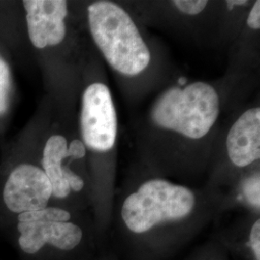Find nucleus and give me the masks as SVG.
I'll return each instance as SVG.
<instances>
[{
  "label": "nucleus",
  "mask_w": 260,
  "mask_h": 260,
  "mask_svg": "<svg viewBox=\"0 0 260 260\" xmlns=\"http://www.w3.org/2000/svg\"><path fill=\"white\" fill-rule=\"evenodd\" d=\"M195 204V195L189 188L164 179H151L125 199L121 218L130 232L140 234L160 223L185 218Z\"/></svg>",
  "instance_id": "3"
},
{
  "label": "nucleus",
  "mask_w": 260,
  "mask_h": 260,
  "mask_svg": "<svg viewBox=\"0 0 260 260\" xmlns=\"http://www.w3.org/2000/svg\"><path fill=\"white\" fill-rule=\"evenodd\" d=\"M88 21L95 45L113 69L128 76L138 75L150 62V52L127 12L110 1L88 7Z\"/></svg>",
  "instance_id": "1"
},
{
  "label": "nucleus",
  "mask_w": 260,
  "mask_h": 260,
  "mask_svg": "<svg viewBox=\"0 0 260 260\" xmlns=\"http://www.w3.org/2000/svg\"><path fill=\"white\" fill-rule=\"evenodd\" d=\"M28 36L37 48L54 47L66 36L68 3L64 0H25Z\"/></svg>",
  "instance_id": "6"
},
{
  "label": "nucleus",
  "mask_w": 260,
  "mask_h": 260,
  "mask_svg": "<svg viewBox=\"0 0 260 260\" xmlns=\"http://www.w3.org/2000/svg\"><path fill=\"white\" fill-rule=\"evenodd\" d=\"M250 246L255 260H260V221L257 220L251 226Z\"/></svg>",
  "instance_id": "14"
},
{
  "label": "nucleus",
  "mask_w": 260,
  "mask_h": 260,
  "mask_svg": "<svg viewBox=\"0 0 260 260\" xmlns=\"http://www.w3.org/2000/svg\"><path fill=\"white\" fill-rule=\"evenodd\" d=\"M51 196L52 187L45 172L30 164L15 168L3 190V201L14 213L46 208Z\"/></svg>",
  "instance_id": "5"
},
{
  "label": "nucleus",
  "mask_w": 260,
  "mask_h": 260,
  "mask_svg": "<svg viewBox=\"0 0 260 260\" xmlns=\"http://www.w3.org/2000/svg\"><path fill=\"white\" fill-rule=\"evenodd\" d=\"M231 161L237 167H247L260 157V108L244 112L233 123L226 137Z\"/></svg>",
  "instance_id": "8"
},
{
  "label": "nucleus",
  "mask_w": 260,
  "mask_h": 260,
  "mask_svg": "<svg viewBox=\"0 0 260 260\" xmlns=\"http://www.w3.org/2000/svg\"><path fill=\"white\" fill-rule=\"evenodd\" d=\"M80 128L84 145L105 152L114 147L118 132L117 113L106 85L91 84L82 98Z\"/></svg>",
  "instance_id": "4"
},
{
  "label": "nucleus",
  "mask_w": 260,
  "mask_h": 260,
  "mask_svg": "<svg viewBox=\"0 0 260 260\" xmlns=\"http://www.w3.org/2000/svg\"><path fill=\"white\" fill-rule=\"evenodd\" d=\"M225 3H226V5H228V7L232 10L233 7H235V6L247 5V4H248V1H246V0H233V1H226Z\"/></svg>",
  "instance_id": "17"
},
{
  "label": "nucleus",
  "mask_w": 260,
  "mask_h": 260,
  "mask_svg": "<svg viewBox=\"0 0 260 260\" xmlns=\"http://www.w3.org/2000/svg\"><path fill=\"white\" fill-rule=\"evenodd\" d=\"M173 4L183 14L195 16L205 10L208 1L205 0H175Z\"/></svg>",
  "instance_id": "13"
},
{
  "label": "nucleus",
  "mask_w": 260,
  "mask_h": 260,
  "mask_svg": "<svg viewBox=\"0 0 260 260\" xmlns=\"http://www.w3.org/2000/svg\"><path fill=\"white\" fill-rule=\"evenodd\" d=\"M12 86L9 66L0 56V115L7 111Z\"/></svg>",
  "instance_id": "11"
},
{
  "label": "nucleus",
  "mask_w": 260,
  "mask_h": 260,
  "mask_svg": "<svg viewBox=\"0 0 260 260\" xmlns=\"http://www.w3.org/2000/svg\"><path fill=\"white\" fill-rule=\"evenodd\" d=\"M19 222H39V221H53V222H69L71 214L67 210L57 207H46L36 211H30L19 214Z\"/></svg>",
  "instance_id": "10"
},
{
  "label": "nucleus",
  "mask_w": 260,
  "mask_h": 260,
  "mask_svg": "<svg viewBox=\"0 0 260 260\" xmlns=\"http://www.w3.org/2000/svg\"><path fill=\"white\" fill-rule=\"evenodd\" d=\"M68 157V142L62 135H53L47 140L43 152L42 165L52 187V196L65 199L71 193V187L64 176L62 162Z\"/></svg>",
  "instance_id": "9"
},
{
  "label": "nucleus",
  "mask_w": 260,
  "mask_h": 260,
  "mask_svg": "<svg viewBox=\"0 0 260 260\" xmlns=\"http://www.w3.org/2000/svg\"><path fill=\"white\" fill-rule=\"evenodd\" d=\"M86 155V147L80 140H74L68 147V157L82 158Z\"/></svg>",
  "instance_id": "15"
},
{
  "label": "nucleus",
  "mask_w": 260,
  "mask_h": 260,
  "mask_svg": "<svg viewBox=\"0 0 260 260\" xmlns=\"http://www.w3.org/2000/svg\"><path fill=\"white\" fill-rule=\"evenodd\" d=\"M219 113L220 100L213 87L195 82L167 90L153 105L151 118L161 128L201 139L212 128Z\"/></svg>",
  "instance_id": "2"
},
{
  "label": "nucleus",
  "mask_w": 260,
  "mask_h": 260,
  "mask_svg": "<svg viewBox=\"0 0 260 260\" xmlns=\"http://www.w3.org/2000/svg\"><path fill=\"white\" fill-rule=\"evenodd\" d=\"M247 23L249 25V27L252 28V29H259L260 28V1H256L252 8H251V12L249 14V17L247 19Z\"/></svg>",
  "instance_id": "16"
},
{
  "label": "nucleus",
  "mask_w": 260,
  "mask_h": 260,
  "mask_svg": "<svg viewBox=\"0 0 260 260\" xmlns=\"http://www.w3.org/2000/svg\"><path fill=\"white\" fill-rule=\"evenodd\" d=\"M20 249L29 254H34L45 245L49 244L62 251H72L81 242V229L70 222H19Z\"/></svg>",
  "instance_id": "7"
},
{
  "label": "nucleus",
  "mask_w": 260,
  "mask_h": 260,
  "mask_svg": "<svg viewBox=\"0 0 260 260\" xmlns=\"http://www.w3.org/2000/svg\"><path fill=\"white\" fill-rule=\"evenodd\" d=\"M260 180L259 176L255 175L252 177L248 178L245 183H244V194L246 199L248 200V202L251 205L259 208L260 205Z\"/></svg>",
  "instance_id": "12"
}]
</instances>
